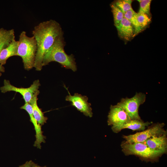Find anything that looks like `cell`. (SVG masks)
<instances>
[{
	"mask_svg": "<svg viewBox=\"0 0 167 167\" xmlns=\"http://www.w3.org/2000/svg\"><path fill=\"white\" fill-rule=\"evenodd\" d=\"M116 27L119 36L126 41H128L135 36V30L133 25L125 18Z\"/></svg>",
	"mask_w": 167,
	"mask_h": 167,
	"instance_id": "8fae6325",
	"label": "cell"
},
{
	"mask_svg": "<svg viewBox=\"0 0 167 167\" xmlns=\"http://www.w3.org/2000/svg\"><path fill=\"white\" fill-rule=\"evenodd\" d=\"M131 0H118L113 3L118 7L124 14L127 11L133 9L131 6Z\"/></svg>",
	"mask_w": 167,
	"mask_h": 167,
	"instance_id": "ffe728a7",
	"label": "cell"
},
{
	"mask_svg": "<svg viewBox=\"0 0 167 167\" xmlns=\"http://www.w3.org/2000/svg\"><path fill=\"white\" fill-rule=\"evenodd\" d=\"M108 117V124L112 126L121 125L131 120L123 109L116 105L110 106Z\"/></svg>",
	"mask_w": 167,
	"mask_h": 167,
	"instance_id": "9c48e42d",
	"label": "cell"
},
{
	"mask_svg": "<svg viewBox=\"0 0 167 167\" xmlns=\"http://www.w3.org/2000/svg\"><path fill=\"white\" fill-rule=\"evenodd\" d=\"M137 14L138 22L141 30L142 31L146 28L151 22V16L142 12H138Z\"/></svg>",
	"mask_w": 167,
	"mask_h": 167,
	"instance_id": "d6986e66",
	"label": "cell"
},
{
	"mask_svg": "<svg viewBox=\"0 0 167 167\" xmlns=\"http://www.w3.org/2000/svg\"><path fill=\"white\" fill-rule=\"evenodd\" d=\"M2 49H0V52L1 50ZM5 71L4 67L0 64V76H1L2 75V73L4 72Z\"/></svg>",
	"mask_w": 167,
	"mask_h": 167,
	"instance_id": "603a6c76",
	"label": "cell"
},
{
	"mask_svg": "<svg viewBox=\"0 0 167 167\" xmlns=\"http://www.w3.org/2000/svg\"><path fill=\"white\" fill-rule=\"evenodd\" d=\"M40 85V81L38 79L35 80L29 87L18 88L11 84L9 80L5 79L3 85L0 87V90L2 93L10 91L18 92L22 96L25 103H29L36 94L40 93L38 89Z\"/></svg>",
	"mask_w": 167,
	"mask_h": 167,
	"instance_id": "52a82bcc",
	"label": "cell"
},
{
	"mask_svg": "<svg viewBox=\"0 0 167 167\" xmlns=\"http://www.w3.org/2000/svg\"><path fill=\"white\" fill-rule=\"evenodd\" d=\"M164 123H157L153 124L145 130L135 134L128 135H123L125 142L128 143H143L151 137L161 135L167 134L164 129Z\"/></svg>",
	"mask_w": 167,
	"mask_h": 167,
	"instance_id": "8992f818",
	"label": "cell"
},
{
	"mask_svg": "<svg viewBox=\"0 0 167 167\" xmlns=\"http://www.w3.org/2000/svg\"><path fill=\"white\" fill-rule=\"evenodd\" d=\"M18 41L14 39L6 48L2 49L0 52V64L2 66L6 63L10 57L17 56Z\"/></svg>",
	"mask_w": 167,
	"mask_h": 167,
	"instance_id": "5bb4252c",
	"label": "cell"
},
{
	"mask_svg": "<svg viewBox=\"0 0 167 167\" xmlns=\"http://www.w3.org/2000/svg\"><path fill=\"white\" fill-rule=\"evenodd\" d=\"M20 109L24 110L28 113L30 117V121L34 126L36 138L34 146L38 149H41V143L45 142L46 137L43 135L41 126L38 122L33 116L31 105L28 103H25L20 107Z\"/></svg>",
	"mask_w": 167,
	"mask_h": 167,
	"instance_id": "30bf717a",
	"label": "cell"
},
{
	"mask_svg": "<svg viewBox=\"0 0 167 167\" xmlns=\"http://www.w3.org/2000/svg\"><path fill=\"white\" fill-rule=\"evenodd\" d=\"M39 93L36 94L29 103L31 106L33 114L38 122L42 126L46 123L48 118L45 116L37 103V96Z\"/></svg>",
	"mask_w": 167,
	"mask_h": 167,
	"instance_id": "9a60e30c",
	"label": "cell"
},
{
	"mask_svg": "<svg viewBox=\"0 0 167 167\" xmlns=\"http://www.w3.org/2000/svg\"><path fill=\"white\" fill-rule=\"evenodd\" d=\"M150 124V122H144L142 120H131L121 125L112 126L111 129L112 131L116 133H118L124 129H130L133 131H143L145 129L146 127L148 126Z\"/></svg>",
	"mask_w": 167,
	"mask_h": 167,
	"instance_id": "7c38bea8",
	"label": "cell"
},
{
	"mask_svg": "<svg viewBox=\"0 0 167 167\" xmlns=\"http://www.w3.org/2000/svg\"><path fill=\"white\" fill-rule=\"evenodd\" d=\"M124 17L128 20L133 25L135 31V36L142 31L138 22L137 14L133 9L124 14Z\"/></svg>",
	"mask_w": 167,
	"mask_h": 167,
	"instance_id": "e0dca14e",
	"label": "cell"
},
{
	"mask_svg": "<svg viewBox=\"0 0 167 167\" xmlns=\"http://www.w3.org/2000/svg\"><path fill=\"white\" fill-rule=\"evenodd\" d=\"M137 1L139 2L140 5V8L138 12L143 13L151 16L150 8L152 1L151 0H138Z\"/></svg>",
	"mask_w": 167,
	"mask_h": 167,
	"instance_id": "44dd1931",
	"label": "cell"
},
{
	"mask_svg": "<svg viewBox=\"0 0 167 167\" xmlns=\"http://www.w3.org/2000/svg\"><path fill=\"white\" fill-rule=\"evenodd\" d=\"M146 99L145 94L136 92L131 98H122L116 105L123 109L131 120H141L139 114V109L140 105L145 102Z\"/></svg>",
	"mask_w": 167,
	"mask_h": 167,
	"instance_id": "5b68a950",
	"label": "cell"
},
{
	"mask_svg": "<svg viewBox=\"0 0 167 167\" xmlns=\"http://www.w3.org/2000/svg\"><path fill=\"white\" fill-rule=\"evenodd\" d=\"M122 151L126 156L134 155L146 162H156L167 152L156 150L148 147L144 143H128L124 141L121 144Z\"/></svg>",
	"mask_w": 167,
	"mask_h": 167,
	"instance_id": "277c9868",
	"label": "cell"
},
{
	"mask_svg": "<svg viewBox=\"0 0 167 167\" xmlns=\"http://www.w3.org/2000/svg\"><path fill=\"white\" fill-rule=\"evenodd\" d=\"M69 95L66 96V100L71 102L72 106L75 107L86 116L92 117V109L91 104L88 102V98L86 96H83L78 93L71 95L67 88Z\"/></svg>",
	"mask_w": 167,
	"mask_h": 167,
	"instance_id": "ba28073f",
	"label": "cell"
},
{
	"mask_svg": "<svg viewBox=\"0 0 167 167\" xmlns=\"http://www.w3.org/2000/svg\"><path fill=\"white\" fill-rule=\"evenodd\" d=\"M143 143L152 149L167 152V134L152 136Z\"/></svg>",
	"mask_w": 167,
	"mask_h": 167,
	"instance_id": "4fadbf2b",
	"label": "cell"
},
{
	"mask_svg": "<svg viewBox=\"0 0 167 167\" xmlns=\"http://www.w3.org/2000/svg\"><path fill=\"white\" fill-rule=\"evenodd\" d=\"M32 167H47L46 166H41L39 165H38L37 164L35 163L34 162H33Z\"/></svg>",
	"mask_w": 167,
	"mask_h": 167,
	"instance_id": "cb8c5ba5",
	"label": "cell"
},
{
	"mask_svg": "<svg viewBox=\"0 0 167 167\" xmlns=\"http://www.w3.org/2000/svg\"><path fill=\"white\" fill-rule=\"evenodd\" d=\"M63 35L58 37L46 52L43 58L42 66H46L52 62H56L63 67L75 71L77 67L74 56L72 54L68 55L65 51V43Z\"/></svg>",
	"mask_w": 167,
	"mask_h": 167,
	"instance_id": "7a4b0ae2",
	"label": "cell"
},
{
	"mask_svg": "<svg viewBox=\"0 0 167 167\" xmlns=\"http://www.w3.org/2000/svg\"><path fill=\"white\" fill-rule=\"evenodd\" d=\"M17 56L22 59L24 69L29 71L34 67L37 47L33 36L29 37L23 31L19 35Z\"/></svg>",
	"mask_w": 167,
	"mask_h": 167,
	"instance_id": "3957f363",
	"label": "cell"
},
{
	"mask_svg": "<svg viewBox=\"0 0 167 167\" xmlns=\"http://www.w3.org/2000/svg\"><path fill=\"white\" fill-rule=\"evenodd\" d=\"M32 34L36 41L37 47L34 67L36 71H41L42 68V62L45 54L57 39L63 35V32L58 22L50 19L36 26L32 31Z\"/></svg>",
	"mask_w": 167,
	"mask_h": 167,
	"instance_id": "6da1fadb",
	"label": "cell"
},
{
	"mask_svg": "<svg viewBox=\"0 0 167 167\" xmlns=\"http://www.w3.org/2000/svg\"><path fill=\"white\" fill-rule=\"evenodd\" d=\"M14 39L13 29L8 30L3 28H0V49L6 48Z\"/></svg>",
	"mask_w": 167,
	"mask_h": 167,
	"instance_id": "2e32d148",
	"label": "cell"
},
{
	"mask_svg": "<svg viewBox=\"0 0 167 167\" xmlns=\"http://www.w3.org/2000/svg\"><path fill=\"white\" fill-rule=\"evenodd\" d=\"M110 7L113 16L114 25L116 27L124 18V14L113 3L111 4Z\"/></svg>",
	"mask_w": 167,
	"mask_h": 167,
	"instance_id": "ac0fdd59",
	"label": "cell"
},
{
	"mask_svg": "<svg viewBox=\"0 0 167 167\" xmlns=\"http://www.w3.org/2000/svg\"><path fill=\"white\" fill-rule=\"evenodd\" d=\"M33 163L31 160L27 161L24 164L19 165V167H32Z\"/></svg>",
	"mask_w": 167,
	"mask_h": 167,
	"instance_id": "7402d4cb",
	"label": "cell"
}]
</instances>
